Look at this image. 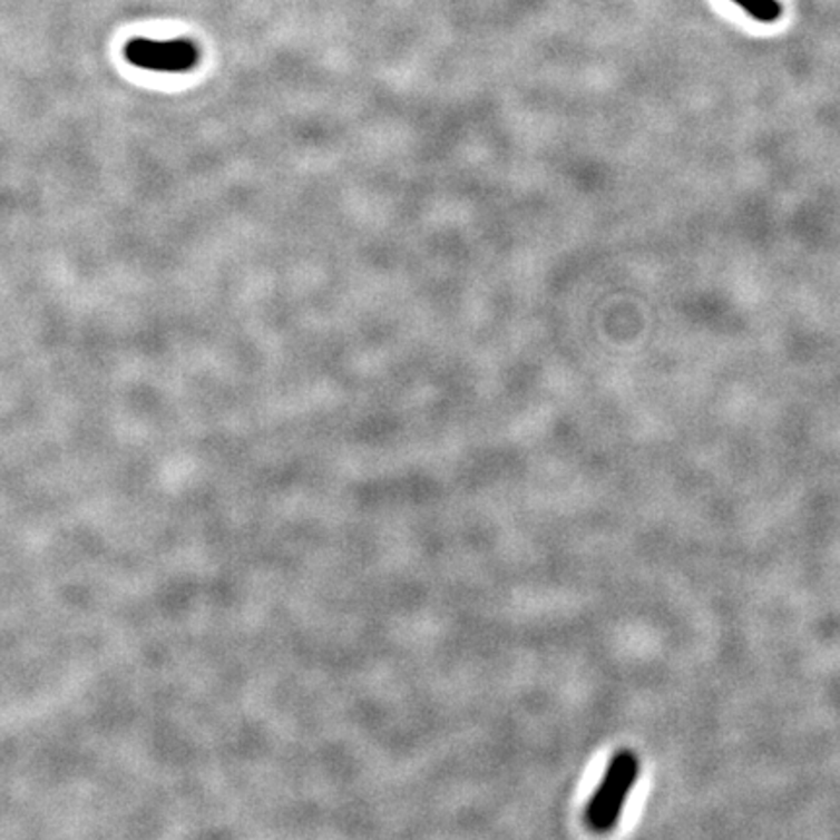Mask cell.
<instances>
[{
  "label": "cell",
  "instance_id": "cell-1",
  "mask_svg": "<svg viewBox=\"0 0 840 840\" xmlns=\"http://www.w3.org/2000/svg\"><path fill=\"white\" fill-rule=\"evenodd\" d=\"M641 774V761L633 751L623 749L607 764L602 784L592 795L584 819L594 833H609L619 823L623 808Z\"/></svg>",
  "mask_w": 840,
  "mask_h": 840
},
{
  "label": "cell",
  "instance_id": "cell-2",
  "mask_svg": "<svg viewBox=\"0 0 840 840\" xmlns=\"http://www.w3.org/2000/svg\"><path fill=\"white\" fill-rule=\"evenodd\" d=\"M125 57L138 69L156 72H187L199 61V49L189 39L154 41L130 39L125 46Z\"/></svg>",
  "mask_w": 840,
  "mask_h": 840
},
{
  "label": "cell",
  "instance_id": "cell-3",
  "mask_svg": "<svg viewBox=\"0 0 840 840\" xmlns=\"http://www.w3.org/2000/svg\"><path fill=\"white\" fill-rule=\"evenodd\" d=\"M734 2L759 22H776L782 14L779 0H734Z\"/></svg>",
  "mask_w": 840,
  "mask_h": 840
}]
</instances>
